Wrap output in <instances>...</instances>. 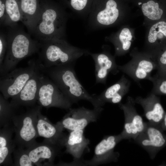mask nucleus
<instances>
[{
  "label": "nucleus",
  "mask_w": 166,
  "mask_h": 166,
  "mask_svg": "<svg viewBox=\"0 0 166 166\" xmlns=\"http://www.w3.org/2000/svg\"><path fill=\"white\" fill-rule=\"evenodd\" d=\"M130 9L121 0H94L88 16L90 30L128 24L133 18Z\"/></svg>",
  "instance_id": "obj_2"
},
{
  "label": "nucleus",
  "mask_w": 166,
  "mask_h": 166,
  "mask_svg": "<svg viewBox=\"0 0 166 166\" xmlns=\"http://www.w3.org/2000/svg\"><path fill=\"white\" fill-rule=\"evenodd\" d=\"M135 103L134 99L128 96L124 104H119L125 118L124 129L120 133L123 139L135 140L145 128L146 123L144 122L141 117L137 113L135 107Z\"/></svg>",
  "instance_id": "obj_11"
},
{
  "label": "nucleus",
  "mask_w": 166,
  "mask_h": 166,
  "mask_svg": "<svg viewBox=\"0 0 166 166\" xmlns=\"http://www.w3.org/2000/svg\"><path fill=\"white\" fill-rule=\"evenodd\" d=\"M129 55L131 57L130 61L124 65H118L119 71L127 75L139 85L143 80L150 81L152 72L157 68L154 59L143 51H139L136 47L131 49Z\"/></svg>",
  "instance_id": "obj_7"
},
{
  "label": "nucleus",
  "mask_w": 166,
  "mask_h": 166,
  "mask_svg": "<svg viewBox=\"0 0 166 166\" xmlns=\"http://www.w3.org/2000/svg\"><path fill=\"white\" fill-rule=\"evenodd\" d=\"M36 128L38 136L44 140L62 148L65 146L67 136L63 132V129L57 123L54 124L43 115L40 110L38 114Z\"/></svg>",
  "instance_id": "obj_17"
},
{
  "label": "nucleus",
  "mask_w": 166,
  "mask_h": 166,
  "mask_svg": "<svg viewBox=\"0 0 166 166\" xmlns=\"http://www.w3.org/2000/svg\"><path fill=\"white\" fill-rule=\"evenodd\" d=\"M39 65L38 60L32 59L27 66L15 68L0 76V90L4 98H9L17 96L33 76Z\"/></svg>",
  "instance_id": "obj_8"
},
{
  "label": "nucleus",
  "mask_w": 166,
  "mask_h": 166,
  "mask_svg": "<svg viewBox=\"0 0 166 166\" xmlns=\"http://www.w3.org/2000/svg\"><path fill=\"white\" fill-rule=\"evenodd\" d=\"M42 72L38 94V105L47 108L55 107L66 110L71 109L73 104L54 83Z\"/></svg>",
  "instance_id": "obj_9"
},
{
  "label": "nucleus",
  "mask_w": 166,
  "mask_h": 166,
  "mask_svg": "<svg viewBox=\"0 0 166 166\" xmlns=\"http://www.w3.org/2000/svg\"><path fill=\"white\" fill-rule=\"evenodd\" d=\"M41 7L38 18L31 34L40 41L53 39L66 40V29L69 14L56 5Z\"/></svg>",
  "instance_id": "obj_5"
},
{
  "label": "nucleus",
  "mask_w": 166,
  "mask_h": 166,
  "mask_svg": "<svg viewBox=\"0 0 166 166\" xmlns=\"http://www.w3.org/2000/svg\"><path fill=\"white\" fill-rule=\"evenodd\" d=\"M135 38V29L126 24L120 26L117 31L106 36L105 40L113 44L114 55L116 57L123 56L129 52Z\"/></svg>",
  "instance_id": "obj_19"
},
{
  "label": "nucleus",
  "mask_w": 166,
  "mask_h": 166,
  "mask_svg": "<svg viewBox=\"0 0 166 166\" xmlns=\"http://www.w3.org/2000/svg\"><path fill=\"white\" fill-rule=\"evenodd\" d=\"M7 47L6 34L1 32L0 35V67L2 65L6 56Z\"/></svg>",
  "instance_id": "obj_32"
},
{
  "label": "nucleus",
  "mask_w": 166,
  "mask_h": 166,
  "mask_svg": "<svg viewBox=\"0 0 166 166\" xmlns=\"http://www.w3.org/2000/svg\"><path fill=\"white\" fill-rule=\"evenodd\" d=\"M84 129L76 130L70 131L67 136L65 146V152L73 157V161L69 165H81L83 160L82 156L85 150L88 148L89 140L84 134Z\"/></svg>",
  "instance_id": "obj_21"
},
{
  "label": "nucleus",
  "mask_w": 166,
  "mask_h": 166,
  "mask_svg": "<svg viewBox=\"0 0 166 166\" xmlns=\"http://www.w3.org/2000/svg\"><path fill=\"white\" fill-rule=\"evenodd\" d=\"M7 15L6 26L12 27L17 25V22H22V16L19 3L17 0H5Z\"/></svg>",
  "instance_id": "obj_26"
},
{
  "label": "nucleus",
  "mask_w": 166,
  "mask_h": 166,
  "mask_svg": "<svg viewBox=\"0 0 166 166\" xmlns=\"http://www.w3.org/2000/svg\"><path fill=\"white\" fill-rule=\"evenodd\" d=\"M135 103L142 107L144 115L149 123L160 127L166 113L157 95L150 92L146 97L138 96Z\"/></svg>",
  "instance_id": "obj_20"
},
{
  "label": "nucleus",
  "mask_w": 166,
  "mask_h": 166,
  "mask_svg": "<svg viewBox=\"0 0 166 166\" xmlns=\"http://www.w3.org/2000/svg\"><path fill=\"white\" fill-rule=\"evenodd\" d=\"M40 42L38 60L43 67L75 63L83 55H89V50L72 45L66 40L53 39L40 41Z\"/></svg>",
  "instance_id": "obj_4"
},
{
  "label": "nucleus",
  "mask_w": 166,
  "mask_h": 166,
  "mask_svg": "<svg viewBox=\"0 0 166 166\" xmlns=\"http://www.w3.org/2000/svg\"><path fill=\"white\" fill-rule=\"evenodd\" d=\"M146 28L142 51L153 57L161 48L166 45V18L156 22Z\"/></svg>",
  "instance_id": "obj_15"
},
{
  "label": "nucleus",
  "mask_w": 166,
  "mask_h": 166,
  "mask_svg": "<svg viewBox=\"0 0 166 166\" xmlns=\"http://www.w3.org/2000/svg\"><path fill=\"white\" fill-rule=\"evenodd\" d=\"M160 128L163 130H166V113L160 125Z\"/></svg>",
  "instance_id": "obj_34"
},
{
  "label": "nucleus",
  "mask_w": 166,
  "mask_h": 166,
  "mask_svg": "<svg viewBox=\"0 0 166 166\" xmlns=\"http://www.w3.org/2000/svg\"><path fill=\"white\" fill-rule=\"evenodd\" d=\"M13 127L10 125L5 126L0 131V166L13 164L11 154L16 145L12 138L14 132Z\"/></svg>",
  "instance_id": "obj_24"
},
{
  "label": "nucleus",
  "mask_w": 166,
  "mask_h": 166,
  "mask_svg": "<svg viewBox=\"0 0 166 166\" xmlns=\"http://www.w3.org/2000/svg\"><path fill=\"white\" fill-rule=\"evenodd\" d=\"M104 110L102 107L90 109L79 107L69 109L62 119L57 123L63 129L71 131L84 129L91 122H96Z\"/></svg>",
  "instance_id": "obj_10"
},
{
  "label": "nucleus",
  "mask_w": 166,
  "mask_h": 166,
  "mask_svg": "<svg viewBox=\"0 0 166 166\" xmlns=\"http://www.w3.org/2000/svg\"><path fill=\"white\" fill-rule=\"evenodd\" d=\"M14 166H32L34 164L31 160L26 149L18 147L13 152Z\"/></svg>",
  "instance_id": "obj_30"
},
{
  "label": "nucleus",
  "mask_w": 166,
  "mask_h": 166,
  "mask_svg": "<svg viewBox=\"0 0 166 166\" xmlns=\"http://www.w3.org/2000/svg\"><path fill=\"white\" fill-rule=\"evenodd\" d=\"M150 81L153 85L151 92L157 95H166V78H160L153 76Z\"/></svg>",
  "instance_id": "obj_31"
},
{
  "label": "nucleus",
  "mask_w": 166,
  "mask_h": 166,
  "mask_svg": "<svg viewBox=\"0 0 166 166\" xmlns=\"http://www.w3.org/2000/svg\"><path fill=\"white\" fill-rule=\"evenodd\" d=\"M102 49L99 53H93L89 51V55L92 57L95 63L96 84L105 85L109 73L115 75L120 71L116 62V57L111 53L110 46L103 45Z\"/></svg>",
  "instance_id": "obj_13"
},
{
  "label": "nucleus",
  "mask_w": 166,
  "mask_h": 166,
  "mask_svg": "<svg viewBox=\"0 0 166 166\" xmlns=\"http://www.w3.org/2000/svg\"><path fill=\"white\" fill-rule=\"evenodd\" d=\"M137 6L144 17L145 27L166 18V0H138Z\"/></svg>",
  "instance_id": "obj_22"
},
{
  "label": "nucleus",
  "mask_w": 166,
  "mask_h": 166,
  "mask_svg": "<svg viewBox=\"0 0 166 166\" xmlns=\"http://www.w3.org/2000/svg\"><path fill=\"white\" fill-rule=\"evenodd\" d=\"M157 65V72L154 76L160 78H166V45L161 48L153 56Z\"/></svg>",
  "instance_id": "obj_29"
},
{
  "label": "nucleus",
  "mask_w": 166,
  "mask_h": 166,
  "mask_svg": "<svg viewBox=\"0 0 166 166\" xmlns=\"http://www.w3.org/2000/svg\"><path fill=\"white\" fill-rule=\"evenodd\" d=\"M122 139L120 134L105 136L96 146L93 158L89 160H83L81 165L95 166L117 161L119 154L114 149Z\"/></svg>",
  "instance_id": "obj_12"
},
{
  "label": "nucleus",
  "mask_w": 166,
  "mask_h": 166,
  "mask_svg": "<svg viewBox=\"0 0 166 166\" xmlns=\"http://www.w3.org/2000/svg\"><path fill=\"white\" fill-rule=\"evenodd\" d=\"M42 73L39 65L20 93L11 98L10 103L13 107L17 109L21 106L32 107L35 105Z\"/></svg>",
  "instance_id": "obj_16"
},
{
  "label": "nucleus",
  "mask_w": 166,
  "mask_h": 166,
  "mask_svg": "<svg viewBox=\"0 0 166 166\" xmlns=\"http://www.w3.org/2000/svg\"><path fill=\"white\" fill-rule=\"evenodd\" d=\"M94 0H66L72 12L82 18L88 16Z\"/></svg>",
  "instance_id": "obj_28"
},
{
  "label": "nucleus",
  "mask_w": 166,
  "mask_h": 166,
  "mask_svg": "<svg viewBox=\"0 0 166 166\" xmlns=\"http://www.w3.org/2000/svg\"><path fill=\"white\" fill-rule=\"evenodd\" d=\"M42 107L35 105L24 113L15 115L12 119L15 136L14 139L18 147L28 148L37 142L38 136L36 123L38 113Z\"/></svg>",
  "instance_id": "obj_6"
},
{
  "label": "nucleus",
  "mask_w": 166,
  "mask_h": 166,
  "mask_svg": "<svg viewBox=\"0 0 166 166\" xmlns=\"http://www.w3.org/2000/svg\"><path fill=\"white\" fill-rule=\"evenodd\" d=\"M7 20L5 1L4 2L2 0H0V23L6 25Z\"/></svg>",
  "instance_id": "obj_33"
},
{
  "label": "nucleus",
  "mask_w": 166,
  "mask_h": 166,
  "mask_svg": "<svg viewBox=\"0 0 166 166\" xmlns=\"http://www.w3.org/2000/svg\"><path fill=\"white\" fill-rule=\"evenodd\" d=\"M75 63L45 68L40 64L41 71L57 86L73 104L81 100L89 102L94 108L102 107L97 95L90 94L78 79L74 70Z\"/></svg>",
  "instance_id": "obj_1"
},
{
  "label": "nucleus",
  "mask_w": 166,
  "mask_h": 166,
  "mask_svg": "<svg viewBox=\"0 0 166 166\" xmlns=\"http://www.w3.org/2000/svg\"><path fill=\"white\" fill-rule=\"evenodd\" d=\"M10 27L6 34L7 47L3 63L0 67V76L16 68L21 60L38 52L40 43L32 39L17 25Z\"/></svg>",
  "instance_id": "obj_3"
},
{
  "label": "nucleus",
  "mask_w": 166,
  "mask_h": 166,
  "mask_svg": "<svg viewBox=\"0 0 166 166\" xmlns=\"http://www.w3.org/2000/svg\"><path fill=\"white\" fill-rule=\"evenodd\" d=\"M18 3L22 16V22L31 33L39 17L41 8L37 0H19Z\"/></svg>",
  "instance_id": "obj_25"
},
{
  "label": "nucleus",
  "mask_w": 166,
  "mask_h": 166,
  "mask_svg": "<svg viewBox=\"0 0 166 166\" xmlns=\"http://www.w3.org/2000/svg\"><path fill=\"white\" fill-rule=\"evenodd\" d=\"M130 85V81L123 74L117 82L99 95H97V98L102 106L106 103L119 104L123 97L128 93Z\"/></svg>",
  "instance_id": "obj_23"
},
{
  "label": "nucleus",
  "mask_w": 166,
  "mask_h": 166,
  "mask_svg": "<svg viewBox=\"0 0 166 166\" xmlns=\"http://www.w3.org/2000/svg\"><path fill=\"white\" fill-rule=\"evenodd\" d=\"M135 140L147 150L152 158L166 145V136L162 132V129L149 123H146L144 130Z\"/></svg>",
  "instance_id": "obj_14"
},
{
  "label": "nucleus",
  "mask_w": 166,
  "mask_h": 166,
  "mask_svg": "<svg viewBox=\"0 0 166 166\" xmlns=\"http://www.w3.org/2000/svg\"><path fill=\"white\" fill-rule=\"evenodd\" d=\"M5 99L2 93L0 94V127L10 125L12 119L15 115L16 109L13 107Z\"/></svg>",
  "instance_id": "obj_27"
},
{
  "label": "nucleus",
  "mask_w": 166,
  "mask_h": 166,
  "mask_svg": "<svg viewBox=\"0 0 166 166\" xmlns=\"http://www.w3.org/2000/svg\"><path fill=\"white\" fill-rule=\"evenodd\" d=\"M62 148L44 140L41 143L36 142L26 149L29 157L34 164L37 166L53 165L55 157Z\"/></svg>",
  "instance_id": "obj_18"
}]
</instances>
